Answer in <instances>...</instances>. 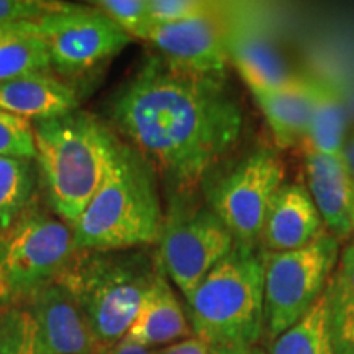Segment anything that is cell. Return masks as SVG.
<instances>
[{"label": "cell", "instance_id": "2e32d148", "mask_svg": "<svg viewBox=\"0 0 354 354\" xmlns=\"http://www.w3.org/2000/svg\"><path fill=\"white\" fill-rule=\"evenodd\" d=\"M76 86L53 71H38L0 84V109L32 123L53 120L79 110Z\"/></svg>", "mask_w": 354, "mask_h": 354}, {"label": "cell", "instance_id": "ffe728a7", "mask_svg": "<svg viewBox=\"0 0 354 354\" xmlns=\"http://www.w3.org/2000/svg\"><path fill=\"white\" fill-rule=\"evenodd\" d=\"M38 71H51L38 21L0 25V84Z\"/></svg>", "mask_w": 354, "mask_h": 354}, {"label": "cell", "instance_id": "ac0fdd59", "mask_svg": "<svg viewBox=\"0 0 354 354\" xmlns=\"http://www.w3.org/2000/svg\"><path fill=\"white\" fill-rule=\"evenodd\" d=\"M312 113L302 148L313 149L326 156L346 158V131L349 125L346 102L342 87L331 79L307 76Z\"/></svg>", "mask_w": 354, "mask_h": 354}, {"label": "cell", "instance_id": "4316f807", "mask_svg": "<svg viewBox=\"0 0 354 354\" xmlns=\"http://www.w3.org/2000/svg\"><path fill=\"white\" fill-rule=\"evenodd\" d=\"M214 8V3L201 2V0H148V12L153 25L189 20L205 15Z\"/></svg>", "mask_w": 354, "mask_h": 354}, {"label": "cell", "instance_id": "44dd1931", "mask_svg": "<svg viewBox=\"0 0 354 354\" xmlns=\"http://www.w3.org/2000/svg\"><path fill=\"white\" fill-rule=\"evenodd\" d=\"M35 159L0 156V228L10 225L38 201Z\"/></svg>", "mask_w": 354, "mask_h": 354}, {"label": "cell", "instance_id": "f1b7e54d", "mask_svg": "<svg viewBox=\"0 0 354 354\" xmlns=\"http://www.w3.org/2000/svg\"><path fill=\"white\" fill-rule=\"evenodd\" d=\"M156 354H212L210 346L205 342H202L197 336L180 339L161 349H156Z\"/></svg>", "mask_w": 354, "mask_h": 354}, {"label": "cell", "instance_id": "3957f363", "mask_svg": "<svg viewBox=\"0 0 354 354\" xmlns=\"http://www.w3.org/2000/svg\"><path fill=\"white\" fill-rule=\"evenodd\" d=\"M162 220L156 174L140 153L118 138L100 187L71 227L76 250L153 246L159 240Z\"/></svg>", "mask_w": 354, "mask_h": 354}, {"label": "cell", "instance_id": "7c38bea8", "mask_svg": "<svg viewBox=\"0 0 354 354\" xmlns=\"http://www.w3.org/2000/svg\"><path fill=\"white\" fill-rule=\"evenodd\" d=\"M24 308L37 325L39 354H105L76 299L61 282H51Z\"/></svg>", "mask_w": 354, "mask_h": 354}, {"label": "cell", "instance_id": "484cf974", "mask_svg": "<svg viewBox=\"0 0 354 354\" xmlns=\"http://www.w3.org/2000/svg\"><path fill=\"white\" fill-rule=\"evenodd\" d=\"M0 156L35 159L33 123L0 109Z\"/></svg>", "mask_w": 354, "mask_h": 354}, {"label": "cell", "instance_id": "52a82bcc", "mask_svg": "<svg viewBox=\"0 0 354 354\" xmlns=\"http://www.w3.org/2000/svg\"><path fill=\"white\" fill-rule=\"evenodd\" d=\"M159 268L190 300L201 282L234 246L220 216L196 194L171 196L158 240Z\"/></svg>", "mask_w": 354, "mask_h": 354}, {"label": "cell", "instance_id": "8992f818", "mask_svg": "<svg viewBox=\"0 0 354 354\" xmlns=\"http://www.w3.org/2000/svg\"><path fill=\"white\" fill-rule=\"evenodd\" d=\"M73 230L38 201L0 228V308L25 307L76 254Z\"/></svg>", "mask_w": 354, "mask_h": 354}, {"label": "cell", "instance_id": "d6a6232c", "mask_svg": "<svg viewBox=\"0 0 354 354\" xmlns=\"http://www.w3.org/2000/svg\"><path fill=\"white\" fill-rule=\"evenodd\" d=\"M212 354H266L259 348H246V349H210Z\"/></svg>", "mask_w": 354, "mask_h": 354}, {"label": "cell", "instance_id": "4fadbf2b", "mask_svg": "<svg viewBox=\"0 0 354 354\" xmlns=\"http://www.w3.org/2000/svg\"><path fill=\"white\" fill-rule=\"evenodd\" d=\"M325 233L328 232L307 185L284 183L266 214L259 248L268 253L299 250Z\"/></svg>", "mask_w": 354, "mask_h": 354}, {"label": "cell", "instance_id": "5bb4252c", "mask_svg": "<svg viewBox=\"0 0 354 354\" xmlns=\"http://www.w3.org/2000/svg\"><path fill=\"white\" fill-rule=\"evenodd\" d=\"M307 189L328 233L338 241L353 233L354 187L346 158L304 148Z\"/></svg>", "mask_w": 354, "mask_h": 354}, {"label": "cell", "instance_id": "9a60e30c", "mask_svg": "<svg viewBox=\"0 0 354 354\" xmlns=\"http://www.w3.org/2000/svg\"><path fill=\"white\" fill-rule=\"evenodd\" d=\"M223 21L228 59L251 92L276 91L290 84L295 74L271 39L230 17H223Z\"/></svg>", "mask_w": 354, "mask_h": 354}, {"label": "cell", "instance_id": "8fae6325", "mask_svg": "<svg viewBox=\"0 0 354 354\" xmlns=\"http://www.w3.org/2000/svg\"><path fill=\"white\" fill-rule=\"evenodd\" d=\"M145 41L151 44L156 55L177 68L227 76L230 59L221 7L176 24L153 25Z\"/></svg>", "mask_w": 354, "mask_h": 354}, {"label": "cell", "instance_id": "1f68e13d", "mask_svg": "<svg viewBox=\"0 0 354 354\" xmlns=\"http://www.w3.org/2000/svg\"><path fill=\"white\" fill-rule=\"evenodd\" d=\"M342 91L344 95V102H346L349 122L354 123V84L349 88H342Z\"/></svg>", "mask_w": 354, "mask_h": 354}, {"label": "cell", "instance_id": "6da1fadb", "mask_svg": "<svg viewBox=\"0 0 354 354\" xmlns=\"http://www.w3.org/2000/svg\"><path fill=\"white\" fill-rule=\"evenodd\" d=\"M104 122L143 156L171 196L196 194L243 133L227 76L177 68L159 55L143 57L110 94Z\"/></svg>", "mask_w": 354, "mask_h": 354}, {"label": "cell", "instance_id": "5b68a950", "mask_svg": "<svg viewBox=\"0 0 354 354\" xmlns=\"http://www.w3.org/2000/svg\"><path fill=\"white\" fill-rule=\"evenodd\" d=\"M194 336L210 349L256 346L264 333V264L261 248L234 241L187 302Z\"/></svg>", "mask_w": 354, "mask_h": 354}, {"label": "cell", "instance_id": "d6986e66", "mask_svg": "<svg viewBox=\"0 0 354 354\" xmlns=\"http://www.w3.org/2000/svg\"><path fill=\"white\" fill-rule=\"evenodd\" d=\"M251 94L279 148H292L304 143L312 113L307 76H295L290 84L276 91H253Z\"/></svg>", "mask_w": 354, "mask_h": 354}, {"label": "cell", "instance_id": "e575fe53", "mask_svg": "<svg viewBox=\"0 0 354 354\" xmlns=\"http://www.w3.org/2000/svg\"><path fill=\"white\" fill-rule=\"evenodd\" d=\"M353 233H354V216H353Z\"/></svg>", "mask_w": 354, "mask_h": 354}, {"label": "cell", "instance_id": "83f0119b", "mask_svg": "<svg viewBox=\"0 0 354 354\" xmlns=\"http://www.w3.org/2000/svg\"><path fill=\"white\" fill-rule=\"evenodd\" d=\"M66 2L55 0H0V25L12 21H39L59 10Z\"/></svg>", "mask_w": 354, "mask_h": 354}, {"label": "cell", "instance_id": "f546056e", "mask_svg": "<svg viewBox=\"0 0 354 354\" xmlns=\"http://www.w3.org/2000/svg\"><path fill=\"white\" fill-rule=\"evenodd\" d=\"M336 274L346 286V289L354 295V241L344 248L343 253L339 254V268Z\"/></svg>", "mask_w": 354, "mask_h": 354}, {"label": "cell", "instance_id": "277c9868", "mask_svg": "<svg viewBox=\"0 0 354 354\" xmlns=\"http://www.w3.org/2000/svg\"><path fill=\"white\" fill-rule=\"evenodd\" d=\"M159 268L146 248L76 251L61 282L71 292L105 349L123 339L135 322Z\"/></svg>", "mask_w": 354, "mask_h": 354}, {"label": "cell", "instance_id": "9c48e42d", "mask_svg": "<svg viewBox=\"0 0 354 354\" xmlns=\"http://www.w3.org/2000/svg\"><path fill=\"white\" fill-rule=\"evenodd\" d=\"M339 254V241L331 233L299 250L263 251L264 331L272 342L295 325L325 292Z\"/></svg>", "mask_w": 354, "mask_h": 354}, {"label": "cell", "instance_id": "e0dca14e", "mask_svg": "<svg viewBox=\"0 0 354 354\" xmlns=\"http://www.w3.org/2000/svg\"><path fill=\"white\" fill-rule=\"evenodd\" d=\"M194 336L189 317L172 290L169 279L159 272L151 289L145 295L135 322L125 338L146 348L167 346Z\"/></svg>", "mask_w": 354, "mask_h": 354}, {"label": "cell", "instance_id": "603a6c76", "mask_svg": "<svg viewBox=\"0 0 354 354\" xmlns=\"http://www.w3.org/2000/svg\"><path fill=\"white\" fill-rule=\"evenodd\" d=\"M328 331L336 354H354V295L338 274L326 286Z\"/></svg>", "mask_w": 354, "mask_h": 354}, {"label": "cell", "instance_id": "7402d4cb", "mask_svg": "<svg viewBox=\"0 0 354 354\" xmlns=\"http://www.w3.org/2000/svg\"><path fill=\"white\" fill-rule=\"evenodd\" d=\"M271 354H336L328 331L326 289L295 325L274 339Z\"/></svg>", "mask_w": 354, "mask_h": 354}, {"label": "cell", "instance_id": "d4e9b609", "mask_svg": "<svg viewBox=\"0 0 354 354\" xmlns=\"http://www.w3.org/2000/svg\"><path fill=\"white\" fill-rule=\"evenodd\" d=\"M92 6L100 8L128 37L146 39L151 30L148 0H97Z\"/></svg>", "mask_w": 354, "mask_h": 354}, {"label": "cell", "instance_id": "30bf717a", "mask_svg": "<svg viewBox=\"0 0 354 354\" xmlns=\"http://www.w3.org/2000/svg\"><path fill=\"white\" fill-rule=\"evenodd\" d=\"M38 25L46 41L51 71L73 86L100 71L133 39L92 3H64Z\"/></svg>", "mask_w": 354, "mask_h": 354}, {"label": "cell", "instance_id": "4dcf8cb0", "mask_svg": "<svg viewBox=\"0 0 354 354\" xmlns=\"http://www.w3.org/2000/svg\"><path fill=\"white\" fill-rule=\"evenodd\" d=\"M105 354H156V349L146 348L143 344L123 338L118 343H115L113 346H110Z\"/></svg>", "mask_w": 354, "mask_h": 354}, {"label": "cell", "instance_id": "cb8c5ba5", "mask_svg": "<svg viewBox=\"0 0 354 354\" xmlns=\"http://www.w3.org/2000/svg\"><path fill=\"white\" fill-rule=\"evenodd\" d=\"M0 354H39L37 325L26 308H0Z\"/></svg>", "mask_w": 354, "mask_h": 354}, {"label": "cell", "instance_id": "ba28073f", "mask_svg": "<svg viewBox=\"0 0 354 354\" xmlns=\"http://www.w3.org/2000/svg\"><path fill=\"white\" fill-rule=\"evenodd\" d=\"M284 177L279 153L263 146L225 169L216 167L201 187L203 201L227 225L234 241L259 248L266 214Z\"/></svg>", "mask_w": 354, "mask_h": 354}, {"label": "cell", "instance_id": "7a4b0ae2", "mask_svg": "<svg viewBox=\"0 0 354 354\" xmlns=\"http://www.w3.org/2000/svg\"><path fill=\"white\" fill-rule=\"evenodd\" d=\"M33 130L39 190L48 209L73 227L107 174L118 136L86 110L37 122Z\"/></svg>", "mask_w": 354, "mask_h": 354}, {"label": "cell", "instance_id": "836d02e7", "mask_svg": "<svg viewBox=\"0 0 354 354\" xmlns=\"http://www.w3.org/2000/svg\"><path fill=\"white\" fill-rule=\"evenodd\" d=\"M346 159H348V166L349 171H351V177H353V187H354V135L349 136V140L346 141Z\"/></svg>", "mask_w": 354, "mask_h": 354}]
</instances>
